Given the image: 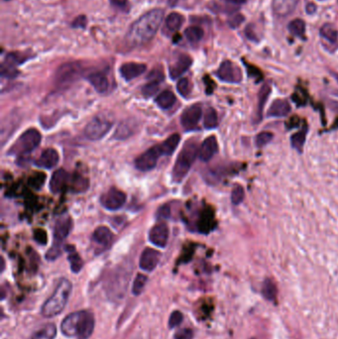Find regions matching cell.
I'll return each mask as SVG.
<instances>
[{"mask_svg": "<svg viewBox=\"0 0 338 339\" xmlns=\"http://www.w3.org/2000/svg\"><path fill=\"white\" fill-rule=\"evenodd\" d=\"M274 138V135L273 133L271 132H268V131H264V132H261L259 133L256 138H255V144L257 147L261 148V147H264L266 146L267 144H269Z\"/></svg>", "mask_w": 338, "mask_h": 339, "instance_id": "cell-39", "label": "cell"}, {"mask_svg": "<svg viewBox=\"0 0 338 339\" xmlns=\"http://www.w3.org/2000/svg\"><path fill=\"white\" fill-rule=\"evenodd\" d=\"M262 293H263V296L270 302H275L277 300V295H278L277 287L271 279L265 280L263 284V288H262Z\"/></svg>", "mask_w": 338, "mask_h": 339, "instance_id": "cell-29", "label": "cell"}, {"mask_svg": "<svg viewBox=\"0 0 338 339\" xmlns=\"http://www.w3.org/2000/svg\"><path fill=\"white\" fill-rule=\"evenodd\" d=\"M41 134L36 129H28L25 131L18 139V141L13 145L10 150V153L25 155L32 152L34 149L38 147L41 142Z\"/></svg>", "mask_w": 338, "mask_h": 339, "instance_id": "cell-6", "label": "cell"}, {"mask_svg": "<svg viewBox=\"0 0 338 339\" xmlns=\"http://www.w3.org/2000/svg\"><path fill=\"white\" fill-rule=\"evenodd\" d=\"M199 147L196 141L189 140L184 145L181 150L176 164L173 168V180L176 183H180L184 180V178L189 173L191 167L196 161L199 155Z\"/></svg>", "mask_w": 338, "mask_h": 339, "instance_id": "cell-4", "label": "cell"}, {"mask_svg": "<svg viewBox=\"0 0 338 339\" xmlns=\"http://www.w3.org/2000/svg\"><path fill=\"white\" fill-rule=\"evenodd\" d=\"M113 124L112 118L106 114H100L86 126L85 135L92 141L101 140L110 132Z\"/></svg>", "mask_w": 338, "mask_h": 339, "instance_id": "cell-5", "label": "cell"}, {"mask_svg": "<svg viewBox=\"0 0 338 339\" xmlns=\"http://www.w3.org/2000/svg\"><path fill=\"white\" fill-rule=\"evenodd\" d=\"M148 80L152 81V82H159L161 83L164 80V75L162 73V71H158V70H154L152 73H150V75L148 76Z\"/></svg>", "mask_w": 338, "mask_h": 339, "instance_id": "cell-49", "label": "cell"}, {"mask_svg": "<svg viewBox=\"0 0 338 339\" xmlns=\"http://www.w3.org/2000/svg\"><path fill=\"white\" fill-rule=\"evenodd\" d=\"M192 63H193V60L190 56L180 55L169 69L171 79L176 80L180 78L183 74H185L190 69V67L192 66Z\"/></svg>", "mask_w": 338, "mask_h": 339, "instance_id": "cell-14", "label": "cell"}, {"mask_svg": "<svg viewBox=\"0 0 338 339\" xmlns=\"http://www.w3.org/2000/svg\"><path fill=\"white\" fill-rule=\"evenodd\" d=\"M95 317L89 311L75 312L69 315L62 323V333L68 338L90 339L95 330Z\"/></svg>", "mask_w": 338, "mask_h": 339, "instance_id": "cell-2", "label": "cell"}, {"mask_svg": "<svg viewBox=\"0 0 338 339\" xmlns=\"http://www.w3.org/2000/svg\"><path fill=\"white\" fill-rule=\"evenodd\" d=\"M271 94V87L269 84H265L259 91L258 94V105H257V113H256V121L259 123L262 119L264 107L268 101V98Z\"/></svg>", "mask_w": 338, "mask_h": 339, "instance_id": "cell-23", "label": "cell"}, {"mask_svg": "<svg viewBox=\"0 0 338 339\" xmlns=\"http://www.w3.org/2000/svg\"><path fill=\"white\" fill-rule=\"evenodd\" d=\"M203 114V110L200 105H194L184 111L181 116L182 126L186 130H194L197 128Z\"/></svg>", "mask_w": 338, "mask_h": 339, "instance_id": "cell-11", "label": "cell"}, {"mask_svg": "<svg viewBox=\"0 0 338 339\" xmlns=\"http://www.w3.org/2000/svg\"><path fill=\"white\" fill-rule=\"evenodd\" d=\"M164 11L162 9H153L139 19L130 27L126 40L132 47H140L149 43L157 34L163 21Z\"/></svg>", "mask_w": 338, "mask_h": 339, "instance_id": "cell-1", "label": "cell"}, {"mask_svg": "<svg viewBox=\"0 0 338 339\" xmlns=\"http://www.w3.org/2000/svg\"><path fill=\"white\" fill-rule=\"evenodd\" d=\"M204 125L207 129H213L216 128L219 125V116L216 110L210 108L207 110L205 114V120Z\"/></svg>", "mask_w": 338, "mask_h": 339, "instance_id": "cell-33", "label": "cell"}, {"mask_svg": "<svg viewBox=\"0 0 338 339\" xmlns=\"http://www.w3.org/2000/svg\"><path fill=\"white\" fill-rule=\"evenodd\" d=\"M101 202L107 210L117 211L124 206L126 202V195L116 188H112L102 197Z\"/></svg>", "mask_w": 338, "mask_h": 339, "instance_id": "cell-10", "label": "cell"}, {"mask_svg": "<svg viewBox=\"0 0 338 339\" xmlns=\"http://www.w3.org/2000/svg\"><path fill=\"white\" fill-rule=\"evenodd\" d=\"M181 136L179 134H173L166 141L159 144L163 156H171L179 146Z\"/></svg>", "mask_w": 338, "mask_h": 339, "instance_id": "cell-25", "label": "cell"}, {"mask_svg": "<svg viewBox=\"0 0 338 339\" xmlns=\"http://www.w3.org/2000/svg\"><path fill=\"white\" fill-rule=\"evenodd\" d=\"M169 228L165 224H158L153 226L149 233L150 241L157 247L165 248L168 243Z\"/></svg>", "mask_w": 338, "mask_h": 339, "instance_id": "cell-12", "label": "cell"}, {"mask_svg": "<svg viewBox=\"0 0 338 339\" xmlns=\"http://www.w3.org/2000/svg\"><path fill=\"white\" fill-rule=\"evenodd\" d=\"M34 239L41 245H45L47 243L48 237H47V233L46 231H44L43 229H36L34 231Z\"/></svg>", "mask_w": 338, "mask_h": 339, "instance_id": "cell-45", "label": "cell"}, {"mask_svg": "<svg viewBox=\"0 0 338 339\" xmlns=\"http://www.w3.org/2000/svg\"><path fill=\"white\" fill-rule=\"evenodd\" d=\"M159 86H160V83L159 82H152V81H149V83L147 85L144 86V88L142 89V92L143 94L146 96V97H151L153 96L155 93H157L158 89H159Z\"/></svg>", "mask_w": 338, "mask_h": 339, "instance_id": "cell-42", "label": "cell"}, {"mask_svg": "<svg viewBox=\"0 0 338 339\" xmlns=\"http://www.w3.org/2000/svg\"><path fill=\"white\" fill-rule=\"evenodd\" d=\"M170 214H171V211H170L169 206H164L159 210V216L163 219H168L170 217Z\"/></svg>", "mask_w": 338, "mask_h": 339, "instance_id": "cell-51", "label": "cell"}, {"mask_svg": "<svg viewBox=\"0 0 338 339\" xmlns=\"http://www.w3.org/2000/svg\"><path fill=\"white\" fill-rule=\"evenodd\" d=\"M185 35L189 42L197 44L204 38V30L198 26H192L186 30Z\"/></svg>", "mask_w": 338, "mask_h": 339, "instance_id": "cell-31", "label": "cell"}, {"mask_svg": "<svg viewBox=\"0 0 338 339\" xmlns=\"http://www.w3.org/2000/svg\"><path fill=\"white\" fill-rule=\"evenodd\" d=\"M244 198H245V191H244L243 187L240 186V185L234 186V188L232 189V192H231L232 204L235 205V206H238L244 201Z\"/></svg>", "mask_w": 338, "mask_h": 339, "instance_id": "cell-38", "label": "cell"}, {"mask_svg": "<svg viewBox=\"0 0 338 339\" xmlns=\"http://www.w3.org/2000/svg\"><path fill=\"white\" fill-rule=\"evenodd\" d=\"M291 112L290 104L285 100H276L268 110V117H286Z\"/></svg>", "mask_w": 338, "mask_h": 339, "instance_id": "cell-20", "label": "cell"}, {"mask_svg": "<svg viewBox=\"0 0 338 339\" xmlns=\"http://www.w3.org/2000/svg\"><path fill=\"white\" fill-rule=\"evenodd\" d=\"M62 253V246H61V241H57L55 240L54 245L51 247V249L47 252L46 254V258L50 261H54L57 258H59V256Z\"/></svg>", "mask_w": 338, "mask_h": 339, "instance_id": "cell-40", "label": "cell"}, {"mask_svg": "<svg viewBox=\"0 0 338 339\" xmlns=\"http://www.w3.org/2000/svg\"><path fill=\"white\" fill-rule=\"evenodd\" d=\"M307 134H308V127L307 126H304V128L297 132L296 134H294L291 138V144L292 146L302 152L303 151V148H304V145H305V142H306V138H307Z\"/></svg>", "mask_w": 338, "mask_h": 339, "instance_id": "cell-30", "label": "cell"}, {"mask_svg": "<svg viewBox=\"0 0 338 339\" xmlns=\"http://www.w3.org/2000/svg\"><path fill=\"white\" fill-rule=\"evenodd\" d=\"M72 289V283L67 279H62L58 283L54 294L43 305L42 315L45 318H54L60 315L69 301Z\"/></svg>", "mask_w": 338, "mask_h": 339, "instance_id": "cell-3", "label": "cell"}, {"mask_svg": "<svg viewBox=\"0 0 338 339\" xmlns=\"http://www.w3.org/2000/svg\"><path fill=\"white\" fill-rule=\"evenodd\" d=\"M289 30L294 36L302 37L306 32V23L302 19H295L289 24Z\"/></svg>", "mask_w": 338, "mask_h": 339, "instance_id": "cell-35", "label": "cell"}, {"mask_svg": "<svg viewBox=\"0 0 338 339\" xmlns=\"http://www.w3.org/2000/svg\"><path fill=\"white\" fill-rule=\"evenodd\" d=\"M334 76H335V78H336V80L338 81V74H334Z\"/></svg>", "mask_w": 338, "mask_h": 339, "instance_id": "cell-54", "label": "cell"}, {"mask_svg": "<svg viewBox=\"0 0 338 339\" xmlns=\"http://www.w3.org/2000/svg\"><path fill=\"white\" fill-rule=\"evenodd\" d=\"M218 150H219V143H218L217 137L210 136L203 142L200 148V151H199L200 159L204 162H209L217 154Z\"/></svg>", "mask_w": 338, "mask_h": 339, "instance_id": "cell-15", "label": "cell"}, {"mask_svg": "<svg viewBox=\"0 0 338 339\" xmlns=\"http://www.w3.org/2000/svg\"><path fill=\"white\" fill-rule=\"evenodd\" d=\"M218 78L225 83L238 84L242 81V73L240 69L230 61H225L217 72Z\"/></svg>", "mask_w": 338, "mask_h": 339, "instance_id": "cell-9", "label": "cell"}, {"mask_svg": "<svg viewBox=\"0 0 338 339\" xmlns=\"http://www.w3.org/2000/svg\"><path fill=\"white\" fill-rule=\"evenodd\" d=\"M45 175L44 174H38L34 177H31L29 184L31 185V187H34L36 189H39L45 182Z\"/></svg>", "mask_w": 338, "mask_h": 339, "instance_id": "cell-44", "label": "cell"}, {"mask_svg": "<svg viewBox=\"0 0 338 339\" xmlns=\"http://www.w3.org/2000/svg\"><path fill=\"white\" fill-rule=\"evenodd\" d=\"M88 23V19L85 15H80L79 17H77L74 22H73V27L74 28H86Z\"/></svg>", "mask_w": 338, "mask_h": 339, "instance_id": "cell-48", "label": "cell"}, {"mask_svg": "<svg viewBox=\"0 0 338 339\" xmlns=\"http://www.w3.org/2000/svg\"><path fill=\"white\" fill-rule=\"evenodd\" d=\"M113 232L112 230L107 227V226H100L98 227L95 232H94V235H93V239L95 242H97L98 244H101V245H109L112 240H113Z\"/></svg>", "mask_w": 338, "mask_h": 339, "instance_id": "cell-24", "label": "cell"}, {"mask_svg": "<svg viewBox=\"0 0 338 339\" xmlns=\"http://www.w3.org/2000/svg\"><path fill=\"white\" fill-rule=\"evenodd\" d=\"M147 67L144 64L138 63H126L120 67V74L125 81H132L141 75H143L146 71Z\"/></svg>", "mask_w": 338, "mask_h": 339, "instance_id": "cell-16", "label": "cell"}, {"mask_svg": "<svg viewBox=\"0 0 338 339\" xmlns=\"http://www.w3.org/2000/svg\"><path fill=\"white\" fill-rule=\"evenodd\" d=\"M155 103L162 110H169L175 105L176 97L171 91H164L157 97Z\"/></svg>", "mask_w": 338, "mask_h": 339, "instance_id": "cell-26", "label": "cell"}, {"mask_svg": "<svg viewBox=\"0 0 338 339\" xmlns=\"http://www.w3.org/2000/svg\"><path fill=\"white\" fill-rule=\"evenodd\" d=\"M88 188H89L88 180L79 174H75L73 179V191L77 193H82L87 191Z\"/></svg>", "mask_w": 338, "mask_h": 339, "instance_id": "cell-36", "label": "cell"}, {"mask_svg": "<svg viewBox=\"0 0 338 339\" xmlns=\"http://www.w3.org/2000/svg\"><path fill=\"white\" fill-rule=\"evenodd\" d=\"M299 0H273V10L277 16L286 17L296 9Z\"/></svg>", "mask_w": 338, "mask_h": 339, "instance_id": "cell-18", "label": "cell"}, {"mask_svg": "<svg viewBox=\"0 0 338 339\" xmlns=\"http://www.w3.org/2000/svg\"><path fill=\"white\" fill-rule=\"evenodd\" d=\"M71 228H72V220L70 218L66 217V218H61L60 220H58L55 226V229H54L55 240L62 241L63 239H65L69 235Z\"/></svg>", "mask_w": 338, "mask_h": 339, "instance_id": "cell-22", "label": "cell"}, {"mask_svg": "<svg viewBox=\"0 0 338 339\" xmlns=\"http://www.w3.org/2000/svg\"><path fill=\"white\" fill-rule=\"evenodd\" d=\"M147 277L145 275H142V274H138L135 281H134V284H133V288H132V293L135 295V296H139L142 294V292L144 291L145 289V286L147 284Z\"/></svg>", "mask_w": 338, "mask_h": 339, "instance_id": "cell-37", "label": "cell"}, {"mask_svg": "<svg viewBox=\"0 0 338 339\" xmlns=\"http://www.w3.org/2000/svg\"><path fill=\"white\" fill-rule=\"evenodd\" d=\"M184 20H185L184 16L181 13L173 12V13L169 14L167 19H166V27L171 32L178 31L182 27Z\"/></svg>", "mask_w": 338, "mask_h": 339, "instance_id": "cell-27", "label": "cell"}, {"mask_svg": "<svg viewBox=\"0 0 338 339\" xmlns=\"http://www.w3.org/2000/svg\"><path fill=\"white\" fill-rule=\"evenodd\" d=\"M229 1L232 2V3H234V4H243V3L247 2L248 0H229Z\"/></svg>", "mask_w": 338, "mask_h": 339, "instance_id": "cell-53", "label": "cell"}, {"mask_svg": "<svg viewBox=\"0 0 338 339\" xmlns=\"http://www.w3.org/2000/svg\"><path fill=\"white\" fill-rule=\"evenodd\" d=\"M182 322H183V315H182V313L179 312V311H176V312H174L171 315V317L169 319V327L171 329H174V328L178 327Z\"/></svg>", "mask_w": 338, "mask_h": 339, "instance_id": "cell-43", "label": "cell"}, {"mask_svg": "<svg viewBox=\"0 0 338 339\" xmlns=\"http://www.w3.org/2000/svg\"><path fill=\"white\" fill-rule=\"evenodd\" d=\"M56 336H57V329L54 325L50 324V325L43 327L39 331H37L32 336L31 339H54L56 338Z\"/></svg>", "mask_w": 338, "mask_h": 339, "instance_id": "cell-28", "label": "cell"}, {"mask_svg": "<svg viewBox=\"0 0 338 339\" xmlns=\"http://www.w3.org/2000/svg\"><path fill=\"white\" fill-rule=\"evenodd\" d=\"M244 19L245 18L242 14H234L229 18L228 24L231 28H237L241 25V23L244 21Z\"/></svg>", "mask_w": 338, "mask_h": 339, "instance_id": "cell-46", "label": "cell"}, {"mask_svg": "<svg viewBox=\"0 0 338 339\" xmlns=\"http://www.w3.org/2000/svg\"><path fill=\"white\" fill-rule=\"evenodd\" d=\"M68 250L70 251L68 259H69L70 264H71V269L74 273H79L84 266V262H83L81 256L78 253H76L74 249H72V250L68 249Z\"/></svg>", "mask_w": 338, "mask_h": 339, "instance_id": "cell-34", "label": "cell"}, {"mask_svg": "<svg viewBox=\"0 0 338 339\" xmlns=\"http://www.w3.org/2000/svg\"><path fill=\"white\" fill-rule=\"evenodd\" d=\"M60 160L58 152L53 149V148H48L45 149L42 153L41 156L38 158V160L35 162L36 166L45 168V169H52L54 168Z\"/></svg>", "mask_w": 338, "mask_h": 339, "instance_id": "cell-17", "label": "cell"}, {"mask_svg": "<svg viewBox=\"0 0 338 339\" xmlns=\"http://www.w3.org/2000/svg\"><path fill=\"white\" fill-rule=\"evenodd\" d=\"M68 178H69V174L64 169H60L56 171L53 174L51 181H50L51 192L54 194H58L62 192V190L64 189V187L66 186L68 182Z\"/></svg>", "mask_w": 338, "mask_h": 339, "instance_id": "cell-19", "label": "cell"}, {"mask_svg": "<svg viewBox=\"0 0 338 339\" xmlns=\"http://www.w3.org/2000/svg\"><path fill=\"white\" fill-rule=\"evenodd\" d=\"M161 156H163V154H162V151L160 149V146L156 145V146L148 149L144 153H142L135 160V166L138 170L143 171V172L151 171L156 167V165L158 163V159Z\"/></svg>", "mask_w": 338, "mask_h": 339, "instance_id": "cell-8", "label": "cell"}, {"mask_svg": "<svg viewBox=\"0 0 338 339\" xmlns=\"http://www.w3.org/2000/svg\"><path fill=\"white\" fill-rule=\"evenodd\" d=\"M321 35L332 43L338 42V30L332 24H325L321 28Z\"/></svg>", "mask_w": 338, "mask_h": 339, "instance_id": "cell-32", "label": "cell"}, {"mask_svg": "<svg viewBox=\"0 0 338 339\" xmlns=\"http://www.w3.org/2000/svg\"><path fill=\"white\" fill-rule=\"evenodd\" d=\"M82 74V67L78 63H67L62 65L56 74V81L59 85H70L77 81Z\"/></svg>", "mask_w": 338, "mask_h": 339, "instance_id": "cell-7", "label": "cell"}, {"mask_svg": "<svg viewBox=\"0 0 338 339\" xmlns=\"http://www.w3.org/2000/svg\"><path fill=\"white\" fill-rule=\"evenodd\" d=\"M194 338V333L192 330L185 329L180 332H178L175 336V339H193Z\"/></svg>", "mask_w": 338, "mask_h": 339, "instance_id": "cell-47", "label": "cell"}, {"mask_svg": "<svg viewBox=\"0 0 338 339\" xmlns=\"http://www.w3.org/2000/svg\"><path fill=\"white\" fill-rule=\"evenodd\" d=\"M160 261V253L152 248H146L141 254L139 265L146 272H152Z\"/></svg>", "mask_w": 338, "mask_h": 339, "instance_id": "cell-13", "label": "cell"}, {"mask_svg": "<svg viewBox=\"0 0 338 339\" xmlns=\"http://www.w3.org/2000/svg\"><path fill=\"white\" fill-rule=\"evenodd\" d=\"M113 6L126 10L128 7V0H110Z\"/></svg>", "mask_w": 338, "mask_h": 339, "instance_id": "cell-50", "label": "cell"}, {"mask_svg": "<svg viewBox=\"0 0 338 339\" xmlns=\"http://www.w3.org/2000/svg\"><path fill=\"white\" fill-rule=\"evenodd\" d=\"M316 10H317V6L314 3H309L307 5V12L309 14H314L316 12Z\"/></svg>", "mask_w": 338, "mask_h": 339, "instance_id": "cell-52", "label": "cell"}, {"mask_svg": "<svg viewBox=\"0 0 338 339\" xmlns=\"http://www.w3.org/2000/svg\"><path fill=\"white\" fill-rule=\"evenodd\" d=\"M177 90L179 92V94L184 97V98H187L191 92V87H190V82L188 79L184 78V79H181L178 84H177Z\"/></svg>", "mask_w": 338, "mask_h": 339, "instance_id": "cell-41", "label": "cell"}, {"mask_svg": "<svg viewBox=\"0 0 338 339\" xmlns=\"http://www.w3.org/2000/svg\"><path fill=\"white\" fill-rule=\"evenodd\" d=\"M91 85L95 88V90L100 94H105L108 92L110 88V82L107 76L103 73H94L91 74L88 78Z\"/></svg>", "mask_w": 338, "mask_h": 339, "instance_id": "cell-21", "label": "cell"}]
</instances>
